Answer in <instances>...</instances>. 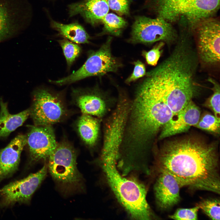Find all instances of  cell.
I'll list each match as a JSON object with an SVG mask.
<instances>
[{"mask_svg": "<svg viewBox=\"0 0 220 220\" xmlns=\"http://www.w3.org/2000/svg\"><path fill=\"white\" fill-rule=\"evenodd\" d=\"M68 8L70 16L80 15L92 25L102 23L109 9L107 0H82Z\"/></svg>", "mask_w": 220, "mask_h": 220, "instance_id": "ac0fdd59", "label": "cell"}, {"mask_svg": "<svg viewBox=\"0 0 220 220\" xmlns=\"http://www.w3.org/2000/svg\"><path fill=\"white\" fill-rule=\"evenodd\" d=\"M220 123V119L215 115L206 114L200 118L194 127L210 132L219 134Z\"/></svg>", "mask_w": 220, "mask_h": 220, "instance_id": "484cf974", "label": "cell"}, {"mask_svg": "<svg viewBox=\"0 0 220 220\" xmlns=\"http://www.w3.org/2000/svg\"><path fill=\"white\" fill-rule=\"evenodd\" d=\"M47 163L37 172L19 180L12 182L0 189L1 205L7 207L16 203H29L32 195L47 174Z\"/></svg>", "mask_w": 220, "mask_h": 220, "instance_id": "7c38bea8", "label": "cell"}, {"mask_svg": "<svg viewBox=\"0 0 220 220\" xmlns=\"http://www.w3.org/2000/svg\"><path fill=\"white\" fill-rule=\"evenodd\" d=\"M77 152L66 140L59 143L47 159L48 170L54 181L65 192L81 191L83 179L76 165Z\"/></svg>", "mask_w": 220, "mask_h": 220, "instance_id": "8992f818", "label": "cell"}, {"mask_svg": "<svg viewBox=\"0 0 220 220\" xmlns=\"http://www.w3.org/2000/svg\"><path fill=\"white\" fill-rule=\"evenodd\" d=\"M128 104L127 101H120L108 121L105 132L101 159L117 158L129 115Z\"/></svg>", "mask_w": 220, "mask_h": 220, "instance_id": "4fadbf2b", "label": "cell"}, {"mask_svg": "<svg viewBox=\"0 0 220 220\" xmlns=\"http://www.w3.org/2000/svg\"><path fill=\"white\" fill-rule=\"evenodd\" d=\"M164 45L162 42H160L156 45L151 50L142 52L147 63L150 65L155 66L160 57L162 50V49Z\"/></svg>", "mask_w": 220, "mask_h": 220, "instance_id": "f546056e", "label": "cell"}, {"mask_svg": "<svg viewBox=\"0 0 220 220\" xmlns=\"http://www.w3.org/2000/svg\"><path fill=\"white\" fill-rule=\"evenodd\" d=\"M112 37L109 36L105 42L97 50L90 53L83 65L68 76L56 81H51L56 84H69L88 77L103 75L116 72L122 66L119 60L111 52Z\"/></svg>", "mask_w": 220, "mask_h": 220, "instance_id": "52a82bcc", "label": "cell"}, {"mask_svg": "<svg viewBox=\"0 0 220 220\" xmlns=\"http://www.w3.org/2000/svg\"><path fill=\"white\" fill-rule=\"evenodd\" d=\"M220 28L219 20L212 16L201 20L193 30L198 58L206 65L219 63Z\"/></svg>", "mask_w": 220, "mask_h": 220, "instance_id": "8fae6325", "label": "cell"}, {"mask_svg": "<svg viewBox=\"0 0 220 220\" xmlns=\"http://www.w3.org/2000/svg\"><path fill=\"white\" fill-rule=\"evenodd\" d=\"M76 127L79 136L86 146L92 147L95 145L100 127L99 122L97 118L82 113L76 121Z\"/></svg>", "mask_w": 220, "mask_h": 220, "instance_id": "44dd1931", "label": "cell"}, {"mask_svg": "<svg viewBox=\"0 0 220 220\" xmlns=\"http://www.w3.org/2000/svg\"><path fill=\"white\" fill-rule=\"evenodd\" d=\"M200 118V111L191 101L181 111L174 116L162 128L159 139H162L186 131L195 126Z\"/></svg>", "mask_w": 220, "mask_h": 220, "instance_id": "9a60e30c", "label": "cell"}, {"mask_svg": "<svg viewBox=\"0 0 220 220\" xmlns=\"http://www.w3.org/2000/svg\"><path fill=\"white\" fill-rule=\"evenodd\" d=\"M178 38L171 23L162 18H152L145 16L135 17L132 26L129 42L149 45L157 42L171 44Z\"/></svg>", "mask_w": 220, "mask_h": 220, "instance_id": "9c48e42d", "label": "cell"}, {"mask_svg": "<svg viewBox=\"0 0 220 220\" xmlns=\"http://www.w3.org/2000/svg\"><path fill=\"white\" fill-rule=\"evenodd\" d=\"M50 24L52 28L59 34L71 42L77 44L89 42L90 36L84 28L78 23L65 24L52 20Z\"/></svg>", "mask_w": 220, "mask_h": 220, "instance_id": "7402d4cb", "label": "cell"}, {"mask_svg": "<svg viewBox=\"0 0 220 220\" xmlns=\"http://www.w3.org/2000/svg\"><path fill=\"white\" fill-rule=\"evenodd\" d=\"M132 0H107L109 9L119 15L128 16Z\"/></svg>", "mask_w": 220, "mask_h": 220, "instance_id": "f1b7e54d", "label": "cell"}, {"mask_svg": "<svg viewBox=\"0 0 220 220\" xmlns=\"http://www.w3.org/2000/svg\"><path fill=\"white\" fill-rule=\"evenodd\" d=\"M134 68L132 73L126 80L127 83H130L145 75L146 72L145 64L139 60L133 63Z\"/></svg>", "mask_w": 220, "mask_h": 220, "instance_id": "4dcf8cb0", "label": "cell"}, {"mask_svg": "<svg viewBox=\"0 0 220 220\" xmlns=\"http://www.w3.org/2000/svg\"><path fill=\"white\" fill-rule=\"evenodd\" d=\"M32 16L29 0H0V42L27 29Z\"/></svg>", "mask_w": 220, "mask_h": 220, "instance_id": "30bf717a", "label": "cell"}, {"mask_svg": "<svg viewBox=\"0 0 220 220\" xmlns=\"http://www.w3.org/2000/svg\"><path fill=\"white\" fill-rule=\"evenodd\" d=\"M158 167L159 172L173 176L181 187L220 193L219 160L213 145L191 138L169 142L161 150Z\"/></svg>", "mask_w": 220, "mask_h": 220, "instance_id": "6da1fadb", "label": "cell"}, {"mask_svg": "<svg viewBox=\"0 0 220 220\" xmlns=\"http://www.w3.org/2000/svg\"><path fill=\"white\" fill-rule=\"evenodd\" d=\"M191 44L178 40L170 55L158 66L166 101L174 112L180 111L192 101L196 90L199 59Z\"/></svg>", "mask_w": 220, "mask_h": 220, "instance_id": "7a4b0ae2", "label": "cell"}, {"mask_svg": "<svg viewBox=\"0 0 220 220\" xmlns=\"http://www.w3.org/2000/svg\"><path fill=\"white\" fill-rule=\"evenodd\" d=\"M30 110L34 125L37 126H52L64 120L69 113L61 96L44 88L34 93Z\"/></svg>", "mask_w": 220, "mask_h": 220, "instance_id": "ba28073f", "label": "cell"}, {"mask_svg": "<svg viewBox=\"0 0 220 220\" xmlns=\"http://www.w3.org/2000/svg\"><path fill=\"white\" fill-rule=\"evenodd\" d=\"M27 144V136L19 135L0 150V180L9 177L17 170L21 153Z\"/></svg>", "mask_w": 220, "mask_h": 220, "instance_id": "e0dca14e", "label": "cell"}, {"mask_svg": "<svg viewBox=\"0 0 220 220\" xmlns=\"http://www.w3.org/2000/svg\"><path fill=\"white\" fill-rule=\"evenodd\" d=\"M146 7L170 23L184 18L192 30L196 24L212 16L218 9L220 0H147Z\"/></svg>", "mask_w": 220, "mask_h": 220, "instance_id": "5b68a950", "label": "cell"}, {"mask_svg": "<svg viewBox=\"0 0 220 220\" xmlns=\"http://www.w3.org/2000/svg\"><path fill=\"white\" fill-rule=\"evenodd\" d=\"M67 64L70 66L79 56L81 48L76 43L64 38L59 41Z\"/></svg>", "mask_w": 220, "mask_h": 220, "instance_id": "cb8c5ba5", "label": "cell"}, {"mask_svg": "<svg viewBox=\"0 0 220 220\" xmlns=\"http://www.w3.org/2000/svg\"><path fill=\"white\" fill-rule=\"evenodd\" d=\"M160 174L154 190L158 204L163 209H167L177 204L180 201L179 183L170 174L163 171Z\"/></svg>", "mask_w": 220, "mask_h": 220, "instance_id": "2e32d148", "label": "cell"}, {"mask_svg": "<svg viewBox=\"0 0 220 220\" xmlns=\"http://www.w3.org/2000/svg\"><path fill=\"white\" fill-rule=\"evenodd\" d=\"M207 81L212 85L213 93L208 101V105L213 110L215 116L220 119V87L219 84L214 79L208 78Z\"/></svg>", "mask_w": 220, "mask_h": 220, "instance_id": "4316f807", "label": "cell"}, {"mask_svg": "<svg viewBox=\"0 0 220 220\" xmlns=\"http://www.w3.org/2000/svg\"><path fill=\"white\" fill-rule=\"evenodd\" d=\"M199 209L197 205L190 208H179L173 215H169V217L177 220H197Z\"/></svg>", "mask_w": 220, "mask_h": 220, "instance_id": "83f0119b", "label": "cell"}, {"mask_svg": "<svg viewBox=\"0 0 220 220\" xmlns=\"http://www.w3.org/2000/svg\"><path fill=\"white\" fill-rule=\"evenodd\" d=\"M31 162L47 159L57 143L52 126H31L27 136Z\"/></svg>", "mask_w": 220, "mask_h": 220, "instance_id": "5bb4252c", "label": "cell"}, {"mask_svg": "<svg viewBox=\"0 0 220 220\" xmlns=\"http://www.w3.org/2000/svg\"><path fill=\"white\" fill-rule=\"evenodd\" d=\"M197 205L211 219H220L219 200L207 199L200 202Z\"/></svg>", "mask_w": 220, "mask_h": 220, "instance_id": "d4e9b609", "label": "cell"}, {"mask_svg": "<svg viewBox=\"0 0 220 220\" xmlns=\"http://www.w3.org/2000/svg\"><path fill=\"white\" fill-rule=\"evenodd\" d=\"M130 110L128 134L134 148L144 145L174 116L159 90L146 77L138 86Z\"/></svg>", "mask_w": 220, "mask_h": 220, "instance_id": "3957f363", "label": "cell"}, {"mask_svg": "<svg viewBox=\"0 0 220 220\" xmlns=\"http://www.w3.org/2000/svg\"><path fill=\"white\" fill-rule=\"evenodd\" d=\"M0 138L8 136L22 125L30 115V108L18 114L9 113L7 103L0 101Z\"/></svg>", "mask_w": 220, "mask_h": 220, "instance_id": "ffe728a7", "label": "cell"}, {"mask_svg": "<svg viewBox=\"0 0 220 220\" xmlns=\"http://www.w3.org/2000/svg\"><path fill=\"white\" fill-rule=\"evenodd\" d=\"M103 27L98 36L108 35L116 37L120 36L127 26V22L123 18L113 13H108L103 19Z\"/></svg>", "mask_w": 220, "mask_h": 220, "instance_id": "603a6c76", "label": "cell"}, {"mask_svg": "<svg viewBox=\"0 0 220 220\" xmlns=\"http://www.w3.org/2000/svg\"><path fill=\"white\" fill-rule=\"evenodd\" d=\"M72 93L74 103L82 113L97 117H101L105 114L106 110L105 103L96 91L76 90Z\"/></svg>", "mask_w": 220, "mask_h": 220, "instance_id": "d6986e66", "label": "cell"}, {"mask_svg": "<svg viewBox=\"0 0 220 220\" xmlns=\"http://www.w3.org/2000/svg\"><path fill=\"white\" fill-rule=\"evenodd\" d=\"M108 183L120 203L132 218L149 220L152 213L146 199V189L141 184L123 177L116 167V160H101Z\"/></svg>", "mask_w": 220, "mask_h": 220, "instance_id": "277c9868", "label": "cell"}]
</instances>
